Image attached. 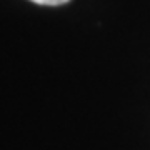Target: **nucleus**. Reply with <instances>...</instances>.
<instances>
[{
  "mask_svg": "<svg viewBox=\"0 0 150 150\" xmlns=\"http://www.w3.org/2000/svg\"><path fill=\"white\" fill-rule=\"evenodd\" d=\"M30 2L38 5H62V4H67L69 0H30Z\"/></svg>",
  "mask_w": 150,
  "mask_h": 150,
  "instance_id": "1",
  "label": "nucleus"
}]
</instances>
